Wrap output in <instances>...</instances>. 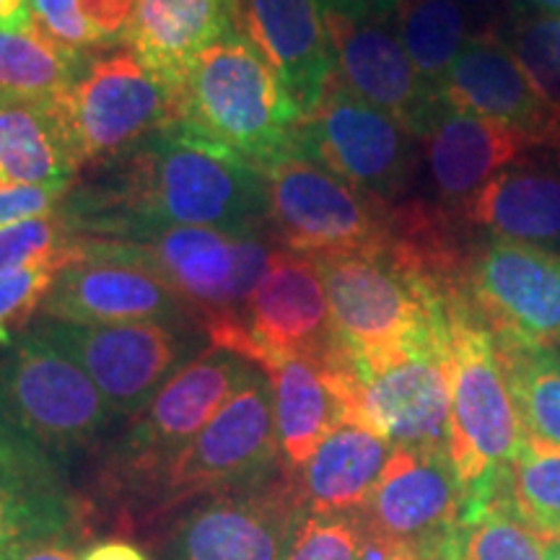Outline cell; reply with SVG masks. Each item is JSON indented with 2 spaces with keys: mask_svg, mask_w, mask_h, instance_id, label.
Segmentation results:
<instances>
[{
  "mask_svg": "<svg viewBox=\"0 0 560 560\" xmlns=\"http://www.w3.org/2000/svg\"><path fill=\"white\" fill-rule=\"evenodd\" d=\"M94 172L60 206L81 236L96 240L128 223L268 231L262 172L177 125Z\"/></svg>",
  "mask_w": 560,
  "mask_h": 560,
  "instance_id": "obj_1",
  "label": "cell"
},
{
  "mask_svg": "<svg viewBox=\"0 0 560 560\" xmlns=\"http://www.w3.org/2000/svg\"><path fill=\"white\" fill-rule=\"evenodd\" d=\"M299 122L289 89L240 32L208 47L174 89L172 125L260 172L291 151Z\"/></svg>",
  "mask_w": 560,
  "mask_h": 560,
  "instance_id": "obj_2",
  "label": "cell"
},
{
  "mask_svg": "<svg viewBox=\"0 0 560 560\" xmlns=\"http://www.w3.org/2000/svg\"><path fill=\"white\" fill-rule=\"evenodd\" d=\"M96 240L115 255L156 272L198 322L208 346L240 325L252 293L280 249L268 231L164 223H128Z\"/></svg>",
  "mask_w": 560,
  "mask_h": 560,
  "instance_id": "obj_3",
  "label": "cell"
},
{
  "mask_svg": "<svg viewBox=\"0 0 560 560\" xmlns=\"http://www.w3.org/2000/svg\"><path fill=\"white\" fill-rule=\"evenodd\" d=\"M450 322V459L457 475L465 514L506 490L524 429L511 397L493 332L472 301H446ZM462 514V516H465Z\"/></svg>",
  "mask_w": 560,
  "mask_h": 560,
  "instance_id": "obj_4",
  "label": "cell"
},
{
  "mask_svg": "<svg viewBox=\"0 0 560 560\" xmlns=\"http://www.w3.org/2000/svg\"><path fill=\"white\" fill-rule=\"evenodd\" d=\"M115 420L81 366L37 330L26 327L0 346V436L66 467L94 450Z\"/></svg>",
  "mask_w": 560,
  "mask_h": 560,
  "instance_id": "obj_5",
  "label": "cell"
},
{
  "mask_svg": "<svg viewBox=\"0 0 560 560\" xmlns=\"http://www.w3.org/2000/svg\"><path fill=\"white\" fill-rule=\"evenodd\" d=\"M314 262L350 363L380 361L450 338L446 301L384 247Z\"/></svg>",
  "mask_w": 560,
  "mask_h": 560,
  "instance_id": "obj_6",
  "label": "cell"
},
{
  "mask_svg": "<svg viewBox=\"0 0 560 560\" xmlns=\"http://www.w3.org/2000/svg\"><path fill=\"white\" fill-rule=\"evenodd\" d=\"M252 369L255 363L242 355L208 346L174 374L104 459L100 480L109 499L151 501L166 467L229 402Z\"/></svg>",
  "mask_w": 560,
  "mask_h": 560,
  "instance_id": "obj_7",
  "label": "cell"
},
{
  "mask_svg": "<svg viewBox=\"0 0 560 560\" xmlns=\"http://www.w3.org/2000/svg\"><path fill=\"white\" fill-rule=\"evenodd\" d=\"M268 234L280 249L322 260L382 249L389 240L392 206L348 185L317 161L285 151L262 170Z\"/></svg>",
  "mask_w": 560,
  "mask_h": 560,
  "instance_id": "obj_8",
  "label": "cell"
},
{
  "mask_svg": "<svg viewBox=\"0 0 560 560\" xmlns=\"http://www.w3.org/2000/svg\"><path fill=\"white\" fill-rule=\"evenodd\" d=\"M278 472L272 387L268 374L255 366L206 429L166 467L149 503L153 514H166L200 495L213 499L255 488Z\"/></svg>",
  "mask_w": 560,
  "mask_h": 560,
  "instance_id": "obj_9",
  "label": "cell"
},
{
  "mask_svg": "<svg viewBox=\"0 0 560 560\" xmlns=\"http://www.w3.org/2000/svg\"><path fill=\"white\" fill-rule=\"evenodd\" d=\"M58 109L83 170H100L174 117V89L130 47L89 55Z\"/></svg>",
  "mask_w": 560,
  "mask_h": 560,
  "instance_id": "obj_10",
  "label": "cell"
},
{
  "mask_svg": "<svg viewBox=\"0 0 560 560\" xmlns=\"http://www.w3.org/2000/svg\"><path fill=\"white\" fill-rule=\"evenodd\" d=\"M32 330L60 348L94 382L117 420L136 418L192 359L206 332L164 322L70 325L34 319ZM208 340V338H206Z\"/></svg>",
  "mask_w": 560,
  "mask_h": 560,
  "instance_id": "obj_11",
  "label": "cell"
},
{
  "mask_svg": "<svg viewBox=\"0 0 560 560\" xmlns=\"http://www.w3.org/2000/svg\"><path fill=\"white\" fill-rule=\"evenodd\" d=\"M291 149L389 206L408 195L420 161V140L359 100L338 75L327 83L317 107L301 117Z\"/></svg>",
  "mask_w": 560,
  "mask_h": 560,
  "instance_id": "obj_12",
  "label": "cell"
},
{
  "mask_svg": "<svg viewBox=\"0 0 560 560\" xmlns=\"http://www.w3.org/2000/svg\"><path fill=\"white\" fill-rule=\"evenodd\" d=\"M210 346L231 350L257 369L291 355L322 363L348 361L335 335L317 262L289 249L272 255L240 325Z\"/></svg>",
  "mask_w": 560,
  "mask_h": 560,
  "instance_id": "obj_13",
  "label": "cell"
},
{
  "mask_svg": "<svg viewBox=\"0 0 560 560\" xmlns=\"http://www.w3.org/2000/svg\"><path fill=\"white\" fill-rule=\"evenodd\" d=\"M450 338L350 363V420L395 450L450 454Z\"/></svg>",
  "mask_w": 560,
  "mask_h": 560,
  "instance_id": "obj_14",
  "label": "cell"
},
{
  "mask_svg": "<svg viewBox=\"0 0 560 560\" xmlns=\"http://www.w3.org/2000/svg\"><path fill=\"white\" fill-rule=\"evenodd\" d=\"M467 299L499 342L560 348V252L503 240L475 247Z\"/></svg>",
  "mask_w": 560,
  "mask_h": 560,
  "instance_id": "obj_15",
  "label": "cell"
},
{
  "mask_svg": "<svg viewBox=\"0 0 560 560\" xmlns=\"http://www.w3.org/2000/svg\"><path fill=\"white\" fill-rule=\"evenodd\" d=\"M42 319L70 325L164 322L198 327L170 285L143 265L115 255L100 240H83V255L58 272L39 306ZM200 330V327H198Z\"/></svg>",
  "mask_w": 560,
  "mask_h": 560,
  "instance_id": "obj_16",
  "label": "cell"
},
{
  "mask_svg": "<svg viewBox=\"0 0 560 560\" xmlns=\"http://www.w3.org/2000/svg\"><path fill=\"white\" fill-rule=\"evenodd\" d=\"M462 514L465 499L450 454L395 450L359 520L371 535L444 560Z\"/></svg>",
  "mask_w": 560,
  "mask_h": 560,
  "instance_id": "obj_17",
  "label": "cell"
},
{
  "mask_svg": "<svg viewBox=\"0 0 560 560\" xmlns=\"http://www.w3.org/2000/svg\"><path fill=\"white\" fill-rule=\"evenodd\" d=\"M441 100L520 132L537 151L560 153V109L493 26L467 39L446 73Z\"/></svg>",
  "mask_w": 560,
  "mask_h": 560,
  "instance_id": "obj_18",
  "label": "cell"
},
{
  "mask_svg": "<svg viewBox=\"0 0 560 560\" xmlns=\"http://www.w3.org/2000/svg\"><path fill=\"white\" fill-rule=\"evenodd\" d=\"M327 32L335 75L342 86L420 140L441 107V94L420 79L392 21L350 19L327 11Z\"/></svg>",
  "mask_w": 560,
  "mask_h": 560,
  "instance_id": "obj_19",
  "label": "cell"
},
{
  "mask_svg": "<svg viewBox=\"0 0 560 560\" xmlns=\"http://www.w3.org/2000/svg\"><path fill=\"white\" fill-rule=\"evenodd\" d=\"M283 467L255 488L213 495L182 520L170 560H280L299 514Z\"/></svg>",
  "mask_w": 560,
  "mask_h": 560,
  "instance_id": "obj_20",
  "label": "cell"
},
{
  "mask_svg": "<svg viewBox=\"0 0 560 560\" xmlns=\"http://www.w3.org/2000/svg\"><path fill=\"white\" fill-rule=\"evenodd\" d=\"M236 30L260 50L291 100L310 115L335 75L332 39L322 0H240Z\"/></svg>",
  "mask_w": 560,
  "mask_h": 560,
  "instance_id": "obj_21",
  "label": "cell"
},
{
  "mask_svg": "<svg viewBox=\"0 0 560 560\" xmlns=\"http://www.w3.org/2000/svg\"><path fill=\"white\" fill-rule=\"evenodd\" d=\"M420 149L439 206L462 219V210L478 198L482 187L535 151V145L520 132L441 100L436 115L420 136Z\"/></svg>",
  "mask_w": 560,
  "mask_h": 560,
  "instance_id": "obj_22",
  "label": "cell"
},
{
  "mask_svg": "<svg viewBox=\"0 0 560 560\" xmlns=\"http://www.w3.org/2000/svg\"><path fill=\"white\" fill-rule=\"evenodd\" d=\"M81 503L68 490L62 467L0 436V560H16L47 540H81Z\"/></svg>",
  "mask_w": 560,
  "mask_h": 560,
  "instance_id": "obj_23",
  "label": "cell"
},
{
  "mask_svg": "<svg viewBox=\"0 0 560 560\" xmlns=\"http://www.w3.org/2000/svg\"><path fill=\"white\" fill-rule=\"evenodd\" d=\"M272 387L280 467L296 472L340 423L350 420V359H278L262 366Z\"/></svg>",
  "mask_w": 560,
  "mask_h": 560,
  "instance_id": "obj_24",
  "label": "cell"
},
{
  "mask_svg": "<svg viewBox=\"0 0 560 560\" xmlns=\"http://www.w3.org/2000/svg\"><path fill=\"white\" fill-rule=\"evenodd\" d=\"M467 226L488 231L493 240L560 247V153L552 159L524 156L482 187L462 210Z\"/></svg>",
  "mask_w": 560,
  "mask_h": 560,
  "instance_id": "obj_25",
  "label": "cell"
},
{
  "mask_svg": "<svg viewBox=\"0 0 560 560\" xmlns=\"http://www.w3.org/2000/svg\"><path fill=\"white\" fill-rule=\"evenodd\" d=\"M240 0H136L125 47L172 89L215 42L236 34Z\"/></svg>",
  "mask_w": 560,
  "mask_h": 560,
  "instance_id": "obj_26",
  "label": "cell"
},
{
  "mask_svg": "<svg viewBox=\"0 0 560 560\" xmlns=\"http://www.w3.org/2000/svg\"><path fill=\"white\" fill-rule=\"evenodd\" d=\"M395 446L366 425L346 420L314 450L291 478L301 511L359 514L374 493Z\"/></svg>",
  "mask_w": 560,
  "mask_h": 560,
  "instance_id": "obj_27",
  "label": "cell"
},
{
  "mask_svg": "<svg viewBox=\"0 0 560 560\" xmlns=\"http://www.w3.org/2000/svg\"><path fill=\"white\" fill-rule=\"evenodd\" d=\"M81 166L55 100L0 91V187L73 185Z\"/></svg>",
  "mask_w": 560,
  "mask_h": 560,
  "instance_id": "obj_28",
  "label": "cell"
},
{
  "mask_svg": "<svg viewBox=\"0 0 560 560\" xmlns=\"http://www.w3.org/2000/svg\"><path fill=\"white\" fill-rule=\"evenodd\" d=\"M392 26L420 79L439 94L462 47L478 32L470 26V9L457 0H402Z\"/></svg>",
  "mask_w": 560,
  "mask_h": 560,
  "instance_id": "obj_29",
  "label": "cell"
},
{
  "mask_svg": "<svg viewBox=\"0 0 560 560\" xmlns=\"http://www.w3.org/2000/svg\"><path fill=\"white\" fill-rule=\"evenodd\" d=\"M136 0H30V32L70 55L125 45Z\"/></svg>",
  "mask_w": 560,
  "mask_h": 560,
  "instance_id": "obj_30",
  "label": "cell"
},
{
  "mask_svg": "<svg viewBox=\"0 0 560 560\" xmlns=\"http://www.w3.org/2000/svg\"><path fill=\"white\" fill-rule=\"evenodd\" d=\"M503 374L527 436L560 444V348L499 342Z\"/></svg>",
  "mask_w": 560,
  "mask_h": 560,
  "instance_id": "obj_31",
  "label": "cell"
},
{
  "mask_svg": "<svg viewBox=\"0 0 560 560\" xmlns=\"http://www.w3.org/2000/svg\"><path fill=\"white\" fill-rule=\"evenodd\" d=\"M89 55H70L34 32L0 30V91L55 100L79 79Z\"/></svg>",
  "mask_w": 560,
  "mask_h": 560,
  "instance_id": "obj_32",
  "label": "cell"
},
{
  "mask_svg": "<svg viewBox=\"0 0 560 560\" xmlns=\"http://www.w3.org/2000/svg\"><path fill=\"white\" fill-rule=\"evenodd\" d=\"M444 560H545L542 535L524 524L506 490L465 514L446 545Z\"/></svg>",
  "mask_w": 560,
  "mask_h": 560,
  "instance_id": "obj_33",
  "label": "cell"
},
{
  "mask_svg": "<svg viewBox=\"0 0 560 560\" xmlns=\"http://www.w3.org/2000/svg\"><path fill=\"white\" fill-rule=\"evenodd\" d=\"M516 516L537 535L560 537V444L524 433L506 478Z\"/></svg>",
  "mask_w": 560,
  "mask_h": 560,
  "instance_id": "obj_34",
  "label": "cell"
},
{
  "mask_svg": "<svg viewBox=\"0 0 560 560\" xmlns=\"http://www.w3.org/2000/svg\"><path fill=\"white\" fill-rule=\"evenodd\" d=\"M83 240L86 236H81L62 208L13 223L0 229V270L45 262L68 265L83 255Z\"/></svg>",
  "mask_w": 560,
  "mask_h": 560,
  "instance_id": "obj_35",
  "label": "cell"
},
{
  "mask_svg": "<svg viewBox=\"0 0 560 560\" xmlns=\"http://www.w3.org/2000/svg\"><path fill=\"white\" fill-rule=\"evenodd\" d=\"M361 542L359 514L299 511L280 560H361Z\"/></svg>",
  "mask_w": 560,
  "mask_h": 560,
  "instance_id": "obj_36",
  "label": "cell"
},
{
  "mask_svg": "<svg viewBox=\"0 0 560 560\" xmlns=\"http://www.w3.org/2000/svg\"><path fill=\"white\" fill-rule=\"evenodd\" d=\"M66 262L26 265L0 270V346L11 342L39 314L42 301L50 293Z\"/></svg>",
  "mask_w": 560,
  "mask_h": 560,
  "instance_id": "obj_37",
  "label": "cell"
},
{
  "mask_svg": "<svg viewBox=\"0 0 560 560\" xmlns=\"http://www.w3.org/2000/svg\"><path fill=\"white\" fill-rule=\"evenodd\" d=\"M73 185L0 187V229L58 210Z\"/></svg>",
  "mask_w": 560,
  "mask_h": 560,
  "instance_id": "obj_38",
  "label": "cell"
},
{
  "mask_svg": "<svg viewBox=\"0 0 560 560\" xmlns=\"http://www.w3.org/2000/svg\"><path fill=\"white\" fill-rule=\"evenodd\" d=\"M327 11L342 13L350 19H376L392 21L402 0H322Z\"/></svg>",
  "mask_w": 560,
  "mask_h": 560,
  "instance_id": "obj_39",
  "label": "cell"
},
{
  "mask_svg": "<svg viewBox=\"0 0 560 560\" xmlns=\"http://www.w3.org/2000/svg\"><path fill=\"white\" fill-rule=\"evenodd\" d=\"M361 560H425L418 550L408 548V545L384 540V537L371 535L363 527V542H361Z\"/></svg>",
  "mask_w": 560,
  "mask_h": 560,
  "instance_id": "obj_40",
  "label": "cell"
},
{
  "mask_svg": "<svg viewBox=\"0 0 560 560\" xmlns=\"http://www.w3.org/2000/svg\"><path fill=\"white\" fill-rule=\"evenodd\" d=\"M81 560H151L138 545L128 540H102L83 552Z\"/></svg>",
  "mask_w": 560,
  "mask_h": 560,
  "instance_id": "obj_41",
  "label": "cell"
},
{
  "mask_svg": "<svg viewBox=\"0 0 560 560\" xmlns=\"http://www.w3.org/2000/svg\"><path fill=\"white\" fill-rule=\"evenodd\" d=\"M0 30L30 32V0H0Z\"/></svg>",
  "mask_w": 560,
  "mask_h": 560,
  "instance_id": "obj_42",
  "label": "cell"
},
{
  "mask_svg": "<svg viewBox=\"0 0 560 560\" xmlns=\"http://www.w3.org/2000/svg\"><path fill=\"white\" fill-rule=\"evenodd\" d=\"M75 540H47L39 545H32L24 550L16 560H79L73 550Z\"/></svg>",
  "mask_w": 560,
  "mask_h": 560,
  "instance_id": "obj_43",
  "label": "cell"
},
{
  "mask_svg": "<svg viewBox=\"0 0 560 560\" xmlns=\"http://www.w3.org/2000/svg\"><path fill=\"white\" fill-rule=\"evenodd\" d=\"M520 3L532 9V13H550V16H560V0H520Z\"/></svg>",
  "mask_w": 560,
  "mask_h": 560,
  "instance_id": "obj_44",
  "label": "cell"
},
{
  "mask_svg": "<svg viewBox=\"0 0 560 560\" xmlns=\"http://www.w3.org/2000/svg\"><path fill=\"white\" fill-rule=\"evenodd\" d=\"M457 3L467 5V9H480L482 13H493L495 5H499V0H457Z\"/></svg>",
  "mask_w": 560,
  "mask_h": 560,
  "instance_id": "obj_45",
  "label": "cell"
},
{
  "mask_svg": "<svg viewBox=\"0 0 560 560\" xmlns=\"http://www.w3.org/2000/svg\"><path fill=\"white\" fill-rule=\"evenodd\" d=\"M545 560H560V537H542Z\"/></svg>",
  "mask_w": 560,
  "mask_h": 560,
  "instance_id": "obj_46",
  "label": "cell"
}]
</instances>
